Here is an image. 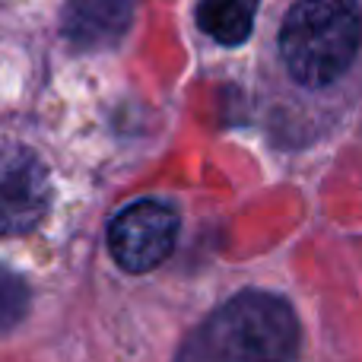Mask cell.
I'll list each match as a JSON object with an SVG mask.
<instances>
[{"label": "cell", "instance_id": "obj_6", "mask_svg": "<svg viewBox=\"0 0 362 362\" xmlns=\"http://www.w3.org/2000/svg\"><path fill=\"white\" fill-rule=\"evenodd\" d=\"M257 4L261 0H200L197 25L213 42L235 48V45L248 42L251 29H255Z\"/></svg>", "mask_w": 362, "mask_h": 362}, {"label": "cell", "instance_id": "obj_3", "mask_svg": "<svg viewBox=\"0 0 362 362\" xmlns=\"http://www.w3.org/2000/svg\"><path fill=\"white\" fill-rule=\"evenodd\" d=\"M178 238V213L163 200H137L108 223V251L127 274L156 270Z\"/></svg>", "mask_w": 362, "mask_h": 362}, {"label": "cell", "instance_id": "obj_2", "mask_svg": "<svg viewBox=\"0 0 362 362\" xmlns=\"http://www.w3.org/2000/svg\"><path fill=\"white\" fill-rule=\"evenodd\" d=\"M362 45L359 0H296L280 29V57L308 89L331 86L350 70Z\"/></svg>", "mask_w": 362, "mask_h": 362}, {"label": "cell", "instance_id": "obj_5", "mask_svg": "<svg viewBox=\"0 0 362 362\" xmlns=\"http://www.w3.org/2000/svg\"><path fill=\"white\" fill-rule=\"evenodd\" d=\"M137 0H67L61 16L64 38L83 51L115 48L127 35Z\"/></svg>", "mask_w": 362, "mask_h": 362}, {"label": "cell", "instance_id": "obj_7", "mask_svg": "<svg viewBox=\"0 0 362 362\" xmlns=\"http://www.w3.org/2000/svg\"><path fill=\"white\" fill-rule=\"evenodd\" d=\"M29 312V286L13 270L0 267V334L13 331Z\"/></svg>", "mask_w": 362, "mask_h": 362}, {"label": "cell", "instance_id": "obj_4", "mask_svg": "<svg viewBox=\"0 0 362 362\" xmlns=\"http://www.w3.org/2000/svg\"><path fill=\"white\" fill-rule=\"evenodd\" d=\"M51 181L45 163L19 144H0V238L25 235L45 219Z\"/></svg>", "mask_w": 362, "mask_h": 362}, {"label": "cell", "instance_id": "obj_1", "mask_svg": "<svg viewBox=\"0 0 362 362\" xmlns=\"http://www.w3.org/2000/svg\"><path fill=\"white\" fill-rule=\"evenodd\" d=\"M299 318L280 296L248 289L232 296L181 344L175 362H293Z\"/></svg>", "mask_w": 362, "mask_h": 362}]
</instances>
